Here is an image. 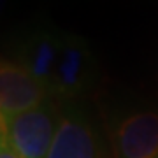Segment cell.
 <instances>
[{
    "label": "cell",
    "mask_w": 158,
    "mask_h": 158,
    "mask_svg": "<svg viewBox=\"0 0 158 158\" xmlns=\"http://www.w3.org/2000/svg\"><path fill=\"white\" fill-rule=\"evenodd\" d=\"M35 76L49 98L74 100L93 86L97 60L81 35L39 28L23 40L16 58Z\"/></svg>",
    "instance_id": "cell-1"
},
{
    "label": "cell",
    "mask_w": 158,
    "mask_h": 158,
    "mask_svg": "<svg viewBox=\"0 0 158 158\" xmlns=\"http://www.w3.org/2000/svg\"><path fill=\"white\" fill-rule=\"evenodd\" d=\"M49 97L35 76L23 63L12 58L0 62V119L39 107Z\"/></svg>",
    "instance_id": "cell-3"
},
{
    "label": "cell",
    "mask_w": 158,
    "mask_h": 158,
    "mask_svg": "<svg viewBox=\"0 0 158 158\" xmlns=\"http://www.w3.org/2000/svg\"><path fill=\"white\" fill-rule=\"evenodd\" d=\"M60 114L46 100L28 113L0 119V144L19 158H48L58 128Z\"/></svg>",
    "instance_id": "cell-2"
},
{
    "label": "cell",
    "mask_w": 158,
    "mask_h": 158,
    "mask_svg": "<svg viewBox=\"0 0 158 158\" xmlns=\"http://www.w3.org/2000/svg\"><path fill=\"white\" fill-rule=\"evenodd\" d=\"M114 158H158V113L139 111L123 118L113 134Z\"/></svg>",
    "instance_id": "cell-4"
},
{
    "label": "cell",
    "mask_w": 158,
    "mask_h": 158,
    "mask_svg": "<svg viewBox=\"0 0 158 158\" xmlns=\"http://www.w3.org/2000/svg\"><path fill=\"white\" fill-rule=\"evenodd\" d=\"M48 158H104L100 139L83 113L67 111L60 114Z\"/></svg>",
    "instance_id": "cell-5"
},
{
    "label": "cell",
    "mask_w": 158,
    "mask_h": 158,
    "mask_svg": "<svg viewBox=\"0 0 158 158\" xmlns=\"http://www.w3.org/2000/svg\"><path fill=\"white\" fill-rule=\"evenodd\" d=\"M0 158H19L14 151H11L7 146L4 144H0Z\"/></svg>",
    "instance_id": "cell-6"
}]
</instances>
